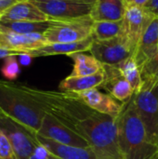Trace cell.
Listing matches in <instances>:
<instances>
[{
  "instance_id": "cell-31",
  "label": "cell",
  "mask_w": 158,
  "mask_h": 159,
  "mask_svg": "<svg viewBox=\"0 0 158 159\" xmlns=\"http://www.w3.org/2000/svg\"><path fill=\"white\" fill-rule=\"evenodd\" d=\"M32 57L26 53H22V54H20L19 55V62L20 64L23 65V66H27L31 63L32 61Z\"/></svg>"
},
{
  "instance_id": "cell-21",
  "label": "cell",
  "mask_w": 158,
  "mask_h": 159,
  "mask_svg": "<svg viewBox=\"0 0 158 159\" xmlns=\"http://www.w3.org/2000/svg\"><path fill=\"white\" fill-rule=\"evenodd\" d=\"M125 27L123 20L117 21H93L91 36L97 41L110 40L124 35Z\"/></svg>"
},
{
  "instance_id": "cell-15",
  "label": "cell",
  "mask_w": 158,
  "mask_h": 159,
  "mask_svg": "<svg viewBox=\"0 0 158 159\" xmlns=\"http://www.w3.org/2000/svg\"><path fill=\"white\" fill-rule=\"evenodd\" d=\"M92 42H93V37L90 36L88 39L79 42H74V43H48L37 49L29 51L26 54L30 55L32 58L53 56V55L71 56L75 53L88 51Z\"/></svg>"
},
{
  "instance_id": "cell-6",
  "label": "cell",
  "mask_w": 158,
  "mask_h": 159,
  "mask_svg": "<svg viewBox=\"0 0 158 159\" xmlns=\"http://www.w3.org/2000/svg\"><path fill=\"white\" fill-rule=\"evenodd\" d=\"M0 129L10 141L18 159H29L40 145L36 133L7 116L0 117Z\"/></svg>"
},
{
  "instance_id": "cell-17",
  "label": "cell",
  "mask_w": 158,
  "mask_h": 159,
  "mask_svg": "<svg viewBox=\"0 0 158 159\" xmlns=\"http://www.w3.org/2000/svg\"><path fill=\"white\" fill-rule=\"evenodd\" d=\"M39 143L49 153L61 159H97L93 150L89 148L74 147L54 142L50 139L36 135Z\"/></svg>"
},
{
  "instance_id": "cell-20",
  "label": "cell",
  "mask_w": 158,
  "mask_h": 159,
  "mask_svg": "<svg viewBox=\"0 0 158 159\" xmlns=\"http://www.w3.org/2000/svg\"><path fill=\"white\" fill-rule=\"evenodd\" d=\"M74 61L72 76H86L97 74L103 70V64L94 56L87 55L84 52L75 53L69 56Z\"/></svg>"
},
{
  "instance_id": "cell-24",
  "label": "cell",
  "mask_w": 158,
  "mask_h": 159,
  "mask_svg": "<svg viewBox=\"0 0 158 159\" xmlns=\"http://www.w3.org/2000/svg\"><path fill=\"white\" fill-rule=\"evenodd\" d=\"M1 74L9 81L15 80L20 74V62L17 56H9L4 59V63L1 67Z\"/></svg>"
},
{
  "instance_id": "cell-32",
  "label": "cell",
  "mask_w": 158,
  "mask_h": 159,
  "mask_svg": "<svg viewBox=\"0 0 158 159\" xmlns=\"http://www.w3.org/2000/svg\"><path fill=\"white\" fill-rule=\"evenodd\" d=\"M126 1L129 3L137 5V6H140V7H144L149 2V0H126Z\"/></svg>"
},
{
  "instance_id": "cell-27",
  "label": "cell",
  "mask_w": 158,
  "mask_h": 159,
  "mask_svg": "<svg viewBox=\"0 0 158 159\" xmlns=\"http://www.w3.org/2000/svg\"><path fill=\"white\" fill-rule=\"evenodd\" d=\"M29 159H61L60 157L52 155L51 153H49L44 146H42L41 144L36 148V150L34 151V155Z\"/></svg>"
},
{
  "instance_id": "cell-23",
  "label": "cell",
  "mask_w": 158,
  "mask_h": 159,
  "mask_svg": "<svg viewBox=\"0 0 158 159\" xmlns=\"http://www.w3.org/2000/svg\"><path fill=\"white\" fill-rule=\"evenodd\" d=\"M116 67L119 69L122 75L129 81V83L131 85L134 94L139 92L143 85V80L141 74V69L136 63L133 57L129 58L122 63L116 65Z\"/></svg>"
},
{
  "instance_id": "cell-10",
  "label": "cell",
  "mask_w": 158,
  "mask_h": 159,
  "mask_svg": "<svg viewBox=\"0 0 158 159\" xmlns=\"http://www.w3.org/2000/svg\"><path fill=\"white\" fill-rule=\"evenodd\" d=\"M37 135L50 139L54 142L65 145L82 148L90 147L89 144L83 138L73 132L71 129L60 123L48 114H46Z\"/></svg>"
},
{
  "instance_id": "cell-30",
  "label": "cell",
  "mask_w": 158,
  "mask_h": 159,
  "mask_svg": "<svg viewBox=\"0 0 158 159\" xmlns=\"http://www.w3.org/2000/svg\"><path fill=\"white\" fill-rule=\"evenodd\" d=\"M9 56H19V53L14 50H10L0 47V59H6Z\"/></svg>"
},
{
  "instance_id": "cell-34",
  "label": "cell",
  "mask_w": 158,
  "mask_h": 159,
  "mask_svg": "<svg viewBox=\"0 0 158 159\" xmlns=\"http://www.w3.org/2000/svg\"><path fill=\"white\" fill-rule=\"evenodd\" d=\"M5 116V114H4V113L2 112V110L0 109V117H1V116Z\"/></svg>"
},
{
  "instance_id": "cell-9",
  "label": "cell",
  "mask_w": 158,
  "mask_h": 159,
  "mask_svg": "<svg viewBox=\"0 0 158 159\" xmlns=\"http://www.w3.org/2000/svg\"><path fill=\"white\" fill-rule=\"evenodd\" d=\"M125 3L126 8L123 18L125 27L124 35L127 37L135 50L140 38L156 16L147 11L143 7L129 3L126 0Z\"/></svg>"
},
{
  "instance_id": "cell-1",
  "label": "cell",
  "mask_w": 158,
  "mask_h": 159,
  "mask_svg": "<svg viewBox=\"0 0 158 159\" xmlns=\"http://www.w3.org/2000/svg\"><path fill=\"white\" fill-rule=\"evenodd\" d=\"M24 88L46 114L83 138L97 159H122L116 119L95 111L71 92L44 90L25 85Z\"/></svg>"
},
{
  "instance_id": "cell-28",
  "label": "cell",
  "mask_w": 158,
  "mask_h": 159,
  "mask_svg": "<svg viewBox=\"0 0 158 159\" xmlns=\"http://www.w3.org/2000/svg\"><path fill=\"white\" fill-rule=\"evenodd\" d=\"M143 7L156 17H158V0H149Z\"/></svg>"
},
{
  "instance_id": "cell-16",
  "label": "cell",
  "mask_w": 158,
  "mask_h": 159,
  "mask_svg": "<svg viewBox=\"0 0 158 159\" xmlns=\"http://www.w3.org/2000/svg\"><path fill=\"white\" fill-rule=\"evenodd\" d=\"M0 20L14 21H45L47 16L29 0L20 1L7 8L1 16Z\"/></svg>"
},
{
  "instance_id": "cell-22",
  "label": "cell",
  "mask_w": 158,
  "mask_h": 159,
  "mask_svg": "<svg viewBox=\"0 0 158 159\" xmlns=\"http://www.w3.org/2000/svg\"><path fill=\"white\" fill-rule=\"evenodd\" d=\"M49 27V20L45 21L0 20V31L17 34H44Z\"/></svg>"
},
{
  "instance_id": "cell-12",
  "label": "cell",
  "mask_w": 158,
  "mask_h": 159,
  "mask_svg": "<svg viewBox=\"0 0 158 159\" xmlns=\"http://www.w3.org/2000/svg\"><path fill=\"white\" fill-rule=\"evenodd\" d=\"M48 44L43 34H17L8 31H0V47L17 51L20 54L27 53Z\"/></svg>"
},
{
  "instance_id": "cell-29",
  "label": "cell",
  "mask_w": 158,
  "mask_h": 159,
  "mask_svg": "<svg viewBox=\"0 0 158 159\" xmlns=\"http://www.w3.org/2000/svg\"><path fill=\"white\" fill-rule=\"evenodd\" d=\"M23 0H0V16L14 4Z\"/></svg>"
},
{
  "instance_id": "cell-5",
  "label": "cell",
  "mask_w": 158,
  "mask_h": 159,
  "mask_svg": "<svg viewBox=\"0 0 158 159\" xmlns=\"http://www.w3.org/2000/svg\"><path fill=\"white\" fill-rule=\"evenodd\" d=\"M93 20L90 17L74 20H49V27L43 34L48 43H74L91 36Z\"/></svg>"
},
{
  "instance_id": "cell-14",
  "label": "cell",
  "mask_w": 158,
  "mask_h": 159,
  "mask_svg": "<svg viewBox=\"0 0 158 159\" xmlns=\"http://www.w3.org/2000/svg\"><path fill=\"white\" fill-rule=\"evenodd\" d=\"M157 52L158 17H156L140 38L132 57L141 69L142 65L152 59Z\"/></svg>"
},
{
  "instance_id": "cell-7",
  "label": "cell",
  "mask_w": 158,
  "mask_h": 159,
  "mask_svg": "<svg viewBox=\"0 0 158 159\" xmlns=\"http://www.w3.org/2000/svg\"><path fill=\"white\" fill-rule=\"evenodd\" d=\"M88 51L103 65L116 66L132 57L134 48L125 35H120L105 41L93 39Z\"/></svg>"
},
{
  "instance_id": "cell-26",
  "label": "cell",
  "mask_w": 158,
  "mask_h": 159,
  "mask_svg": "<svg viewBox=\"0 0 158 159\" xmlns=\"http://www.w3.org/2000/svg\"><path fill=\"white\" fill-rule=\"evenodd\" d=\"M0 159H18L7 135L0 129Z\"/></svg>"
},
{
  "instance_id": "cell-11",
  "label": "cell",
  "mask_w": 158,
  "mask_h": 159,
  "mask_svg": "<svg viewBox=\"0 0 158 159\" xmlns=\"http://www.w3.org/2000/svg\"><path fill=\"white\" fill-rule=\"evenodd\" d=\"M71 93L95 111L110 116L115 119H117L123 110L124 103H119L110 94L102 93L98 89H92L78 93Z\"/></svg>"
},
{
  "instance_id": "cell-18",
  "label": "cell",
  "mask_w": 158,
  "mask_h": 159,
  "mask_svg": "<svg viewBox=\"0 0 158 159\" xmlns=\"http://www.w3.org/2000/svg\"><path fill=\"white\" fill-rule=\"evenodd\" d=\"M125 0H96L90 13L93 21H117L125 15Z\"/></svg>"
},
{
  "instance_id": "cell-3",
  "label": "cell",
  "mask_w": 158,
  "mask_h": 159,
  "mask_svg": "<svg viewBox=\"0 0 158 159\" xmlns=\"http://www.w3.org/2000/svg\"><path fill=\"white\" fill-rule=\"evenodd\" d=\"M0 109L5 116L38 133L46 112L28 94L24 85L0 80Z\"/></svg>"
},
{
  "instance_id": "cell-2",
  "label": "cell",
  "mask_w": 158,
  "mask_h": 159,
  "mask_svg": "<svg viewBox=\"0 0 158 159\" xmlns=\"http://www.w3.org/2000/svg\"><path fill=\"white\" fill-rule=\"evenodd\" d=\"M117 142L122 159H158V145L150 142L132 100L124 103L116 119Z\"/></svg>"
},
{
  "instance_id": "cell-13",
  "label": "cell",
  "mask_w": 158,
  "mask_h": 159,
  "mask_svg": "<svg viewBox=\"0 0 158 159\" xmlns=\"http://www.w3.org/2000/svg\"><path fill=\"white\" fill-rule=\"evenodd\" d=\"M105 80L101 88L106 89L116 101L128 102L134 95V90L129 81L122 75L116 66L103 65Z\"/></svg>"
},
{
  "instance_id": "cell-8",
  "label": "cell",
  "mask_w": 158,
  "mask_h": 159,
  "mask_svg": "<svg viewBox=\"0 0 158 159\" xmlns=\"http://www.w3.org/2000/svg\"><path fill=\"white\" fill-rule=\"evenodd\" d=\"M48 20H74L90 16L93 4L67 0H51L46 2H33Z\"/></svg>"
},
{
  "instance_id": "cell-33",
  "label": "cell",
  "mask_w": 158,
  "mask_h": 159,
  "mask_svg": "<svg viewBox=\"0 0 158 159\" xmlns=\"http://www.w3.org/2000/svg\"><path fill=\"white\" fill-rule=\"evenodd\" d=\"M31 2H46V1H51V0H29ZM67 1H74V2H84V3H91L94 4L96 0H67Z\"/></svg>"
},
{
  "instance_id": "cell-4",
  "label": "cell",
  "mask_w": 158,
  "mask_h": 159,
  "mask_svg": "<svg viewBox=\"0 0 158 159\" xmlns=\"http://www.w3.org/2000/svg\"><path fill=\"white\" fill-rule=\"evenodd\" d=\"M131 100L148 139L158 145V82L144 81L141 90L135 93Z\"/></svg>"
},
{
  "instance_id": "cell-19",
  "label": "cell",
  "mask_w": 158,
  "mask_h": 159,
  "mask_svg": "<svg viewBox=\"0 0 158 159\" xmlns=\"http://www.w3.org/2000/svg\"><path fill=\"white\" fill-rule=\"evenodd\" d=\"M105 80L104 71L86 76H72L69 75L61 81L59 89L63 92H83L92 89L101 88Z\"/></svg>"
},
{
  "instance_id": "cell-25",
  "label": "cell",
  "mask_w": 158,
  "mask_h": 159,
  "mask_svg": "<svg viewBox=\"0 0 158 159\" xmlns=\"http://www.w3.org/2000/svg\"><path fill=\"white\" fill-rule=\"evenodd\" d=\"M143 82H158V52L141 68Z\"/></svg>"
}]
</instances>
